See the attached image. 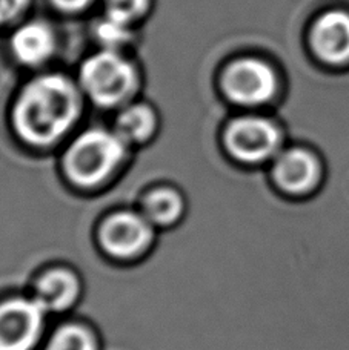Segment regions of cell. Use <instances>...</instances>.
I'll return each mask as SVG.
<instances>
[{
    "label": "cell",
    "instance_id": "17",
    "mask_svg": "<svg viewBox=\"0 0 349 350\" xmlns=\"http://www.w3.org/2000/svg\"><path fill=\"white\" fill-rule=\"evenodd\" d=\"M27 3L28 0H0V25L14 21Z\"/></svg>",
    "mask_w": 349,
    "mask_h": 350
},
{
    "label": "cell",
    "instance_id": "5",
    "mask_svg": "<svg viewBox=\"0 0 349 350\" xmlns=\"http://www.w3.org/2000/svg\"><path fill=\"white\" fill-rule=\"evenodd\" d=\"M308 45L314 57L329 68H349V8L333 6L311 23Z\"/></svg>",
    "mask_w": 349,
    "mask_h": 350
},
{
    "label": "cell",
    "instance_id": "8",
    "mask_svg": "<svg viewBox=\"0 0 349 350\" xmlns=\"http://www.w3.org/2000/svg\"><path fill=\"white\" fill-rule=\"evenodd\" d=\"M153 228L142 212H117L102 224L101 243L111 257L133 260L145 252L153 243Z\"/></svg>",
    "mask_w": 349,
    "mask_h": 350
},
{
    "label": "cell",
    "instance_id": "18",
    "mask_svg": "<svg viewBox=\"0 0 349 350\" xmlns=\"http://www.w3.org/2000/svg\"><path fill=\"white\" fill-rule=\"evenodd\" d=\"M94 0H53V3L57 6V8L64 11H80L88 6Z\"/></svg>",
    "mask_w": 349,
    "mask_h": 350
},
{
    "label": "cell",
    "instance_id": "12",
    "mask_svg": "<svg viewBox=\"0 0 349 350\" xmlns=\"http://www.w3.org/2000/svg\"><path fill=\"white\" fill-rule=\"evenodd\" d=\"M142 214L154 228L172 226L185 214V200L179 191L161 186L149 192L143 200Z\"/></svg>",
    "mask_w": 349,
    "mask_h": 350
},
{
    "label": "cell",
    "instance_id": "15",
    "mask_svg": "<svg viewBox=\"0 0 349 350\" xmlns=\"http://www.w3.org/2000/svg\"><path fill=\"white\" fill-rule=\"evenodd\" d=\"M148 8V0H107L108 17L129 25L143 16Z\"/></svg>",
    "mask_w": 349,
    "mask_h": 350
},
{
    "label": "cell",
    "instance_id": "1",
    "mask_svg": "<svg viewBox=\"0 0 349 350\" xmlns=\"http://www.w3.org/2000/svg\"><path fill=\"white\" fill-rule=\"evenodd\" d=\"M82 109L77 88L57 74L37 77L23 88L14 106V126L25 142L49 146L59 142Z\"/></svg>",
    "mask_w": 349,
    "mask_h": 350
},
{
    "label": "cell",
    "instance_id": "16",
    "mask_svg": "<svg viewBox=\"0 0 349 350\" xmlns=\"http://www.w3.org/2000/svg\"><path fill=\"white\" fill-rule=\"evenodd\" d=\"M97 37L99 40L109 48L118 46L128 39V25L108 17L107 21L99 23Z\"/></svg>",
    "mask_w": 349,
    "mask_h": 350
},
{
    "label": "cell",
    "instance_id": "13",
    "mask_svg": "<svg viewBox=\"0 0 349 350\" xmlns=\"http://www.w3.org/2000/svg\"><path fill=\"white\" fill-rule=\"evenodd\" d=\"M157 129L155 112L146 105H131L118 114L116 133L127 143H145Z\"/></svg>",
    "mask_w": 349,
    "mask_h": 350
},
{
    "label": "cell",
    "instance_id": "9",
    "mask_svg": "<svg viewBox=\"0 0 349 350\" xmlns=\"http://www.w3.org/2000/svg\"><path fill=\"white\" fill-rule=\"evenodd\" d=\"M322 163L314 152L303 148L280 151L274 160L272 178L289 196H307L319 186Z\"/></svg>",
    "mask_w": 349,
    "mask_h": 350
},
{
    "label": "cell",
    "instance_id": "3",
    "mask_svg": "<svg viewBox=\"0 0 349 350\" xmlns=\"http://www.w3.org/2000/svg\"><path fill=\"white\" fill-rule=\"evenodd\" d=\"M80 83L96 105L116 108L133 96L137 74L128 60L108 49L85 62L80 71Z\"/></svg>",
    "mask_w": 349,
    "mask_h": 350
},
{
    "label": "cell",
    "instance_id": "10",
    "mask_svg": "<svg viewBox=\"0 0 349 350\" xmlns=\"http://www.w3.org/2000/svg\"><path fill=\"white\" fill-rule=\"evenodd\" d=\"M80 280L66 269H54L42 275L36 284L34 298L47 312L70 309L80 297Z\"/></svg>",
    "mask_w": 349,
    "mask_h": 350
},
{
    "label": "cell",
    "instance_id": "4",
    "mask_svg": "<svg viewBox=\"0 0 349 350\" xmlns=\"http://www.w3.org/2000/svg\"><path fill=\"white\" fill-rule=\"evenodd\" d=\"M283 137L276 123L263 117H240L229 123L225 145L229 154L243 163H263L276 159Z\"/></svg>",
    "mask_w": 349,
    "mask_h": 350
},
{
    "label": "cell",
    "instance_id": "11",
    "mask_svg": "<svg viewBox=\"0 0 349 350\" xmlns=\"http://www.w3.org/2000/svg\"><path fill=\"white\" fill-rule=\"evenodd\" d=\"M54 34L45 23H28L12 36L11 46L25 65H40L54 53Z\"/></svg>",
    "mask_w": 349,
    "mask_h": 350
},
{
    "label": "cell",
    "instance_id": "14",
    "mask_svg": "<svg viewBox=\"0 0 349 350\" xmlns=\"http://www.w3.org/2000/svg\"><path fill=\"white\" fill-rule=\"evenodd\" d=\"M45 350H97V341L86 327L65 324L51 335Z\"/></svg>",
    "mask_w": 349,
    "mask_h": 350
},
{
    "label": "cell",
    "instance_id": "2",
    "mask_svg": "<svg viewBox=\"0 0 349 350\" xmlns=\"http://www.w3.org/2000/svg\"><path fill=\"white\" fill-rule=\"evenodd\" d=\"M127 145L116 131H85L68 148L64 159L65 172L77 186L102 185L120 166L127 155Z\"/></svg>",
    "mask_w": 349,
    "mask_h": 350
},
{
    "label": "cell",
    "instance_id": "6",
    "mask_svg": "<svg viewBox=\"0 0 349 350\" xmlns=\"http://www.w3.org/2000/svg\"><path fill=\"white\" fill-rule=\"evenodd\" d=\"M47 314L36 298H12L0 304V350H33Z\"/></svg>",
    "mask_w": 349,
    "mask_h": 350
},
{
    "label": "cell",
    "instance_id": "7",
    "mask_svg": "<svg viewBox=\"0 0 349 350\" xmlns=\"http://www.w3.org/2000/svg\"><path fill=\"white\" fill-rule=\"evenodd\" d=\"M229 100L243 106H259L276 96L279 80L272 68L257 59H242L227 68L222 79Z\"/></svg>",
    "mask_w": 349,
    "mask_h": 350
}]
</instances>
